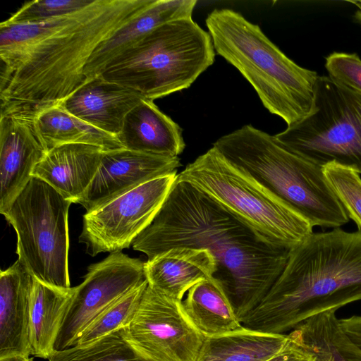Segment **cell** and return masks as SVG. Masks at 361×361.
Wrapping results in <instances>:
<instances>
[{"label": "cell", "mask_w": 361, "mask_h": 361, "mask_svg": "<svg viewBox=\"0 0 361 361\" xmlns=\"http://www.w3.org/2000/svg\"><path fill=\"white\" fill-rule=\"evenodd\" d=\"M154 0H93L49 20L0 24V116L34 119L87 82L97 47Z\"/></svg>", "instance_id": "1"}, {"label": "cell", "mask_w": 361, "mask_h": 361, "mask_svg": "<svg viewBox=\"0 0 361 361\" xmlns=\"http://www.w3.org/2000/svg\"><path fill=\"white\" fill-rule=\"evenodd\" d=\"M132 245L147 260L173 248L208 251L216 265L213 279L240 322L266 295L291 250L265 240L206 194L177 179Z\"/></svg>", "instance_id": "2"}, {"label": "cell", "mask_w": 361, "mask_h": 361, "mask_svg": "<svg viewBox=\"0 0 361 361\" xmlns=\"http://www.w3.org/2000/svg\"><path fill=\"white\" fill-rule=\"evenodd\" d=\"M361 300V231L312 233L289 254L244 328L286 334L308 319Z\"/></svg>", "instance_id": "3"}, {"label": "cell", "mask_w": 361, "mask_h": 361, "mask_svg": "<svg viewBox=\"0 0 361 361\" xmlns=\"http://www.w3.org/2000/svg\"><path fill=\"white\" fill-rule=\"evenodd\" d=\"M215 52L250 82L264 106L290 126L310 111L318 75L284 54L258 25L230 8L205 20Z\"/></svg>", "instance_id": "4"}, {"label": "cell", "mask_w": 361, "mask_h": 361, "mask_svg": "<svg viewBox=\"0 0 361 361\" xmlns=\"http://www.w3.org/2000/svg\"><path fill=\"white\" fill-rule=\"evenodd\" d=\"M212 147L313 227L335 228L348 222L323 166L290 151L274 135L248 124L221 136Z\"/></svg>", "instance_id": "5"}, {"label": "cell", "mask_w": 361, "mask_h": 361, "mask_svg": "<svg viewBox=\"0 0 361 361\" xmlns=\"http://www.w3.org/2000/svg\"><path fill=\"white\" fill-rule=\"evenodd\" d=\"M214 58L209 32L192 18H182L151 31L100 75L154 101L190 87Z\"/></svg>", "instance_id": "6"}, {"label": "cell", "mask_w": 361, "mask_h": 361, "mask_svg": "<svg viewBox=\"0 0 361 361\" xmlns=\"http://www.w3.org/2000/svg\"><path fill=\"white\" fill-rule=\"evenodd\" d=\"M176 179L202 191L276 245L292 250L313 233L306 219L213 147L188 164Z\"/></svg>", "instance_id": "7"}, {"label": "cell", "mask_w": 361, "mask_h": 361, "mask_svg": "<svg viewBox=\"0 0 361 361\" xmlns=\"http://www.w3.org/2000/svg\"><path fill=\"white\" fill-rule=\"evenodd\" d=\"M66 200L47 183L32 177L2 213L17 236L18 260L37 281L71 288L68 272V209Z\"/></svg>", "instance_id": "8"}, {"label": "cell", "mask_w": 361, "mask_h": 361, "mask_svg": "<svg viewBox=\"0 0 361 361\" xmlns=\"http://www.w3.org/2000/svg\"><path fill=\"white\" fill-rule=\"evenodd\" d=\"M274 137L319 166L334 163L361 174V94L318 76L309 114Z\"/></svg>", "instance_id": "9"}, {"label": "cell", "mask_w": 361, "mask_h": 361, "mask_svg": "<svg viewBox=\"0 0 361 361\" xmlns=\"http://www.w3.org/2000/svg\"><path fill=\"white\" fill-rule=\"evenodd\" d=\"M178 173L147 181L83 215L79 242L92 257L128 248L152 223Z\"/></svg>", "instance_id": "10"}, {"label": "cell", "mask_w": 361, "mask_h": 361, "mask_svg": "<svg viewBox=\"0 0 361 361\" xmlns=\"http://www.w3.org/2000/svg\"><path fill=\"white\" fill-rule=\"evenodd\" d=\"M181 302L147 285L125 329L129 341L149 360H198L206 336L188 317Z\"/></svg>", "instance_id": "11"}, {"label": "cell", "mask_w": 361, "mask_h": 361, "mask_svg": "<svg viewBox=\"0 0 361 361\" xmlns=\"http://www.w3.org/2000/svg\"><path fill=\"white\" fill-rule=\"evenodd\" d=\"M146 281L145 262L122 252L89 266L83 281L73 287L54 350L75 345L81 333L107 307Z\"/></svg>", "instance_id": "12"}, {"label": "cell", "mask_w": 361, "mask_h": 361, "mask_svg": "<svg viewBox=\"0 0 361 361\" xmlns=\"http://www.w3.org/2000/svg\"><path fill=\"white\" fill-rule=\"evenodd\" d=\"M178 157L145 154L124 148L104 151L97 173L78 200L86 212L154 178L177 173Z\"/></svg>", "instance_id": "13"}, {"label": "cell", "mask_w": 361, "mask_h": 361, "mask_svg": "<svg viewBox=\"0 0 361 361\" xmlns=\"http://www.w3.org/2000/svg\"><path fill=\"white\" fill-rule=\"evenodd\" d=\"M46 153L34 119L0 116L1 213L27 185Z\"/></svg>", "instance_id": "14"}, {"label": "cell", "mask_w": 361, "mask_h": 361, "mask_svg": "<svg viewBox=\"0 0 361 361\" xmlns=\"http://www.w3.org/2000/svg\"><path fill=\"white\" fill-rule=\"evenodd\" d=\"M34 277L18 261L0 273V361L30 355Z\"/></svg>", "instance_id": "15"}, {"label": "cell", "mask_w": 361, "mask_h": 361, "mask_svg": "<svg viewBox=\"0 0 361 361\" xmlns=\"http://www.w3.org/2000/svg\"><path fill=\"white\" fill-rule=\"evenodd\" d=\"M144 99L134 90L99 75L88 80L62 105L72 115L116 137L127 114Z\"/></svg>", "instance_id": "16"}, {"label": "cell", "mask_w": 361, "mask_h": 361, "mask_svg": "<svg viewBox=\"0 0 361 361\" xmlns=\"http://www.w3.org/2000/svg\"><path fill=\"white\" fill-rule=\"evenodd\" d=\"M104 150L95 145L69 143L48 150L32 176L47 183L66 200H78L92 181Z\"/></svg>", "instance_id": "17"}, {"label": "cell", "mask_w": 361, "mask_h": 361, "mask_svg": "<svg viewBox=\"0 0 361 361\" xmlns=\"http://www.w3.org/2000/svg\"><path fill=\"white\" fill-rule=\"evenodd\" d=\"M196 4V0H154L139 16L97 47L85 68L87 80L101 75L112 61L157 27L173 20L192 18Z\"/></svg>", "instance_id": "18"}, {"label": "cell", "mask_w": 361, "mask_h": 361, "mask_svg": "<svg viewBox=\"0 0 361 361\" xmlns=\"http://www.w3.org/2000/svg\"><path fill=\"white\" fill-rule=\"evenodd\" d=\"M116 137L124 149L153 155L178 157L185 147L180 126L147 99L127 114Z\"/></svg>", "instance_id": "19"}, {"label": "cell", "mask_w": 361, "mask_h": 361, "mask_svg": "<svg viewBox=\"0 0 361 361\" xmlns=\"http://www.w3.org/2000/svg\"><path fill=\"white\" fill-rule=\"evenodd\" d=\"M215 262L205 250L173 248L145 262L148 285L173 299L182 301L187 292L203 280H214Z\"/></svg>", "instance_id": "20"}, {"label": "cell", "mask_w": 361, "mask_h": 361, "mask_svg": "<svg viewBox=\"0 0 361 361\" xmlns=\"http://www.w3.org/2000/svg\"><path fill=\"white\" fill-rule=\"evenodd\" d=\"M74 288H55L34 278L30 298V355L49 359Z\"/></svg>", "instance_id": "21"}, {"label": "cell", "mask_w": 361, "mask_h": 361, "mask_svg": "<svg viewBox=\"0 0 361 361\" xmlns=\"http://www.w3.org/2000/svg\"><path fill=\"white\" fill-rule=\"evenodd\" d=\"M288 334L243 328L206 337L197 361H267L286 346Z\"/></svg>", "instance_id": "22"}, {"label": "cell", "mask_w": 361, "mask_h": 361, "mask_svg": "<svg viewBox=\"0 0 361 361\" xmlns=\"http://www.w3.org/2000/svg\"><path fill=\"white\" fill-rule=\"evenodd\" d=\"M182 300L183 308L195 326L206 337L243 328L220 286L203 280L193 286Z\"/></svg>", "instance_id": "23"}, {"label": "cell", "mask_w": 361, "mask_h": 361, "mask_svg": "<svg viewBox=\"0 0 361 361\" xmlns=\"http://www.w3.org/2000/svg\"><path fill=\"white\" fill-rule=\"evenodd\" d=\"M35 126L47 152L69 143L92 145L104 151L123 148L116 137L72 115L62 104L39 114L35 118Z\"/></svg>", "instance_id": "24"}, {"label": "cell", "mask_w": 361, "mask_h": 361, "mask_svg": "<svg viewBox=\"0 0 361 361\" xmlns=\"http://www.w3.org/2000/svg\"><path fill=\"white\" fill-rule=\"evenodd\" d=\"M295 331L315 361H361V348L343 332L335 310L308 319Z\"/></svg>", "instance_id": "25"}, {"label": "cell", "mask_w": 361, "mask_h": 361, "mask_svg": "<svg viewBox=\"0 0 361 361\" xmlns=\"http://www.w3.org/2000/svg\"><path fill=\"white\" fill-rule=\"evenodd\" d=\"M49 361H151L128 339L125 328L85 345L54 350Z\"/></svg>", "instance_id": "26"}, {"label": "cell", "mask_w": 361, "mask_h": 361, "mask_svg": "<svg viewBox=\"0 0 361 361\" xmlns=\"http://www.w3.org/2000/svg\"><path fill=\"white\" fill-rule=\"evenodd\" d=\"M147 281L124 295L97 317L80 334L75 345H85L116 330L132 321L147 287Z\"/></svg>", "instance_id": "27"}, {"label": "cell", "mask_w": 361, "mask_h": 361, "mask_svg": "<svg viewBox=\"0 0 361 361\" xmlns=\"http://www.w3.org/2000/svg\"><path fill=\"white\" fill-rule=\"evenodd\" d=\"M325 176L347 216L361 231V178L355 171L331 163L323 166Z\"/></svg>", "instance_id": "28"}, {"label": "cell", "mask_w": 361, "mask_h": 361, "mask_svg": "<svg viewBox=\"0 0 361 361\" xmlns=\"http://www.w3.org/2000/svg\"><path fill=\"white\" fill-rule=\"evenodd\" d=\"M93 0H35L25 3L6 20L13 23H35L80 10Z\"/></svg>", "instance_id": "29"}, {"label": "cell", "mask_w": 361, "mask_h": 361, "mask_svg": "<svg viewBox=\"0 0 361 361\" xmlns=\"http://www.w3.org/2000/svg\"><path fill=\"white\" fill-rule=\"evenodd\" d=\"M325 67L331 79L361 94V59L357 54L332 53L326 58Z\"/></svg>", "instance_id": "30"}, {"label": "cell", "mask_w": 361, "mask_h": 361, "mask_svg": "<svg viewBox=\"0 0 361 361\" xmlns=\"http://www.w3.org/2000/svg\"><path fill=\"white\" fill-rule=\"evenodd\" d=\"M286 346L267 361H315L314 355L290 333Z\"/></svg>", "instance_id": "31"}, {"label": "cell", "mask_w": 361, "mask_h": 361, "mask_svg": "<svg viewBox=\"0 0 361 361\" xmlns=\"http://www.w3.org/2000/svg\"><path fill=\"white\" fill-rule=\"evenodd\" d=\"M339 324L346 336L361 348V316L340 319Z\"/></svg>", "instance_id": "32"}, {"label": "cell", "mask_w": 361, "mask_h": 361, "mask_svg": "<svg viewBox=\"0 0 361 361\" xmlns=\"http://www.w3.org/2000/svg\"><path fill=\"white\" fill-rule=\"evenodd\" d=\"M357 7V10L355 12V19L361 24V1H352Z\"/></svg>", "instance_id": "33"}, {"label": "cell", "mask_w": 361, "mask_h": 361, "mask_svg": "<svg viewBox=\"0 0 361 361\" xmlns=\"http://www.w3.org/2000/svg\"><path fill=\"white\" fill-rule=\"evenodd\" d=\"M1 361H32V358L27 357H17V358H12L5 360H1Z\"/></svg>", "instance_id": "34"}]
</instances>
